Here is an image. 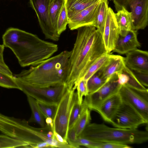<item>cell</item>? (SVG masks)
I'll list each match as a JSON object with an SVG mask.
<instances>
[{
  "instance_id": "1",
  "label": "cell",
  "mask_w": 148,
  "mask_h": 148,
  "mask_svg": "<svg viewBox=\"0 0 148 148\" xmlns=\"http://www.w3.org/2000/svg\"><path fill=\"white\" fill-rule=\"evenodd\" d=\"M75 42L69 59L66 84L69 88L76 89L91 65L99 57L107 53L103 37L92 25L77 29Z\"/></svg>"
},
{
  "instance_id": "2",
  "label": "cell",
  "mask_w": 148,
  "mask_h": 148,
  "mask_svg": "<svg viewBox=\"0 0 148 148\" xmlns=\"http://www.w3.org/2000/svg\"><path fill=\"white\" fill-rule=\"evenodd\" d=\"M2 40L4 47L12 51L23 67L38 65L51 57L58 49L57 45L15 28L8 29Z\"/></svg>"
},
{
  "instance_id": "3",
  "label": "cell",
  "mask_w": 148,
  "mask_h": 148,
  "mask_svg": "<svg viewBox=\"0 0 148 148\" xmlns=\"http://www.w3.org/2000/svg\"><path fill=\"white\" fill-rule=\"evenodd\" d=\"M71 51L65 50L15 76L35 86L47 87L66 84Z\"/></svg>"
},
{
  "instance_id": "4",
  "label": "cell",
  "mask_w": 148,
  "mask_h": 148,
  "mask_svg": "<svg viewBox=\"0 0 148 148\" xmlns=\"http://www.w3.org/2000/svg\"><path fill=\"white\" fill-rule=\"evenodd\" d=\"M99 142L129 145L140 144L148 140L147 131L111 127L103 124L90 123L79 136Z\"/></svg>"
},
{
  "instance_id": "5",
  "label": "cell",
  "mask_w": 148,
  "mask_h": 148,
  "mask_svg": "<svg viewBox=\"0 0 148 148\" xmlns=\"http://www.w3.org/2000/svg\"><path fill=\"white\" fill-rule=\"evenodd\" d=\"M28 121L5 115L0 113V131L14 138L25 142L30 148L39 141V128L30 125Z\"/></svg>"
},
{
  "instance_id": "6",
  "label": "cell",
  "mask_w": 148,
  "mask_h": 148,
  "mask_svg": "<svg viewBox=\"0 0 148 148\" xmlns=\"http://www.w3.org/2000/svg\"><path fill=\"white\" fill-rule=\"evenodd\" d=\"M14 77L19 90L26 95L45 103L58 104L68 88L66 84L47 87L38 86Z\"/></svg>"
},
{
  "instance_id": "7",
  "label": "cell",
  "mask_w": 148,
  "mask_h": 148,
  "mask_svg": "<svg viewBox=\"0 0 148 148\" xmlns=\"http://www.w3.org/2000/svg\"><path fill=\"white\" fill-rule=\"evenodd\" d=\"M75 90L68 87L57 104L53 120L54 130L66 140L71 111L75 103L78 100Z\"/></svg>"
},
{
  "instance_id": "8",
  "label": "cell",
  "mask_w": 148,
  "mask_h": 148,
  "mask_svg": "<svg viewBox=\"0 0 148 148\" xmlns=\"http://www.w3.org/2000/svg\"><path fill=\"white\" fill-rule=\"evenodd\" d=\"M116 11L124 8L131 13L132 29H145L148 23V0H109Z\"/></svg>"
},
{
  "instance_id": "9",
  "label": "cell",
  "mask_w": 148,
  "mask_h": 148,
  "mask_svg": "<svg viewBox=\"0 0 148 148\" xmlns=\"http://www.w3.org/2000/svg\"><path fill=\"white\" fill-rule=\"evenodd\" d=\"M119 93L122 101L132 107L148 122V90L138 89L127 84L121 86Z\"/></svg>"
},
{
  "instance_id": "10",
  "label": "cell",
  "mask_w": 148,
  "mask_h": 148,
  "mask_svg": "<svg viewBox=\"0 0 148 148\" xmlns=\"http://www.w3.org/2000/svg\"><path fill=\"white\" fill-rule=\"evenodd\" d=\"M30 5L37 15L39 24L45 38L58 41L60 35L52 25L49 14L52 0H29Z\"/></svg>"
},
{
  "instance_id": "11",
  "label": "cell",
  "mask_w": 148,
  "mask_h": 148,
  "mask_svg": "<svg viewBox=\"0 0 148 148\" xmlns=\"http://www.w3.org/2000/svg\"><path fill=\"white\" fill-rule=\"evenodd\" d=\"M110 123L116 127L130 129L147 123L132 107L122 101Z\"/></svg>"
},
{
  "instance_id": "12",
  "label": "cell",
  "mask_w": 148,
  "mask_h": 148,
  "mask_svg": "<svg viewBox=\"0 0 148 148\" xmlns=\"http://www.w3.org/2000/svg\"><path fill=\"white\" fill-rule=\"evenodd\" d=\"M117 78V73L114 74L99 89L85 96L83 101L89 109L95 111L105 100L119 92L121 86Z\"/></svg>"
},
{
  "instance_id": "13",
  "label": "cell",
  "mask_w": 148,
  "mask_h": 148,
  "mask_svg": "<svg viewBox=\"0 0 148 148\" xmlns=\"http://www.w3.org/2000/svg\"><path fill=\"white\" fill-rule=\"evenodd\" d=\"M120 34V30L116 21L115 13L110 7H109L102 36L108 53H110L113 51Z\"/></svg>"
},
{
  "instance_id": "14",
  "label": "cell",
  "mask_w": 148,
  "mask_h": 148,
  "mask_svg": "<svg viewBox=\"0 0 148 148\" xmlns=\"http://www.w3.org/2000/svg\"><path fill=\"white\" fill-rule=\"evenodd\" d=\"M125 66L135 73L148 74V52L136 49L126 54Z\"/></svg>"
},
{
  "instance_id": "15",
  "label": "cell",
  "mask_w": 148,
  "mask_h": 148,
  "mask_svg": "<svg viewBox=\"0 0 148 148\" xmlns=\"http://www.w3.org/2000/svg\"><path fill=\"white\" fill-rule=\"evenodd\" d=\"M100 1L91 5L68 19V24L70 29L73 30L87 25H93Z\"/></svg>"
},
{
  "instance_id": "16",
  "label": "cell",
  "mask_w": 148,
  "mask_h": 148,
  "mask_svg": "<svg viewBox=\"0 0 148 148\" xmlns=\"http://www.w3.org/2000/svg\"><path fill=\"white\" fill-rule=\"evenodd\" d=\"M137 31L131 29L123 36L119 35L113 52L126 54L140 47L141 44L138 39Z\"/></svg>"
},
{
  "instance_id": "17",
  "label": "cell",
  "mask_w": 148,
  "mask_h": 148,
  "mask_svg": "<svg viewBox=\"0 0 148 148\" xmlns=\"http://www.w3.org/2000/svg\"><path fill=\"white\" fill-rule=\"evenodd\" d=\"M122 102L119 93L105 100L95 111L106 122L110 123Z\"/></svg>"
},
{
  "instance_id": "18",
  "label": "cell",
  "mask_w": 148,
  "mask_h": 148,
  "mask_svg": "<svg viewBox=\"0 0 148 148\" xmlns=\"http://www.w3.org/2000/svg\"><path fill=\"white\" fill-rule=\"evenodd\" d=\"M125 66L124 57L112 54L108 62L97 73L102 79L108 80L113 75L121 71Z\"/></svg>"
},
{
  "instance_id": "19",
  "label": "cell",
  "mask_w": 148,
  "mask_h": 148,
  "mask_svg": "<svg viewBox=\"0 0 148 148\" xmlns=\"http://www.w3.org/2000/svg\"><path fill=\"white\" fill-rule=\"evenodd\" d=\"M101 0H65L68 19L91 5Z\"/></svg>"
},
{
  "instance_id": "20",
  "label": "cell",
  "mask_w": 148,
  "mask_h": 148,
  "mask_svg": "<svg viewBox=\"0 0 148 148\" xmlns=\"http://www.w3.org/2000/svg\"><path fill=\"white\" fill-rule=\"evenodd\" d=\"M117 23L120 30V35L123 36L132 29L131 13L124 8L115 13Z\"/></svg>"
},
{
  "instance_id": "21",
  "label": "cell",
  "mask_w": 148,
  "mask_h": 148,
  "mask_svg": "<svg viewBox=\"0 0 148 148\" xmlns=\"http://www.w3.org/2000/svg\"><path fill=\"white\" fill-rule=\"evenodd\" d=\"M108 4V0L101 1L93 25L100 32L102 36L103 34L107 12L109 7Z\"/></svg>"
},
{
  "instance_id": "22",
  "label": "cell",
  "mask_w": 148,
  "mask_h": 148,
  "mask_svg": "<svg viewBox=\"0 0 148 148\" xmlns=\"http://www.w3.org/2000/svg\"><path fill=\"white\" fill-rule=\"evenodd\" d=\"M27 96L32 111L31 117L28 122V123H36L41 127L46 126L47 125L45 123V118L38 105L36 100L29 95Z\"/></svg>"
},
{
  "instance_id": "23",
  "label": "cell",
  "mask_w": 148,
  "mask_h": 148,
  "mask_svg": "<svg viewBox=\"0 0 148 148\" xmlns=\"http://www.w3.org/2000/svg\"><path fill=\"white\" fill-rule=\"evenodd\" d=\"M112 54L111 53H107L99 57L90 67L82 79L87 81L108 62Z\"/></svg>"
},
{
  "instance_id": "24",
  "label": "cell",
  "mask_w": 148,
  "mask_h": 148,
  "mask_svg": "<svg viewBox=\"0 0 148 148\" xmlns=\"http://www.w3.org/2000/svg\"><path fill=\"white\" fill-rule=\"evenodd\" d=\"M65 0H52L49 11V19L54 28L57 31V23Z\"/></svg>"
},
{
  "instance_id": "25",
  "label": "cell",
  "mask_w": 148,
  "mask_h": 148,
  "mask_svg": "<svg viewBox=\"0 0 148 148\" xmlns=\"http://www.w3.org/2000/svg\"><path fill=\"white\" fill-rule=\"evenodd\" d=\"M29 145L23 141L6 135H0V148H29Z\"/></svg>"
},
{
  "instance_id": "26",
  "label": "cell",
  "mask_w": 148,
  "mask_h": 148,
  "mask_svg": "<svg viewBox=\"0 0 148 148\" xmlns=\"http://www.w3.org/2000/svg\"><path fill=\"white\" fill-rule=\"evenodd\" d=\"M87 108L83 101L81 104L78 103V100L75 102L72 108L70 117L69 129L75 125L84 111Z\"/></svg>"
},
{
  "instance_id": "27",
  "label": "cell",
  "mask_w": 148,
  "mask_h": 148,
  "mask_svg": "<svg viewBox=\"0 0 148 148\" xmlns=\"http://www.w3.org/2000/svg\"><path fill=\"white\" fill-rule=\"evenodd\" d=\"M90 110L88 108L84 111L75 125L76 136H79L91 120Z\"/></svg>"
},
{
  "instance_id": "28",
  "label": "cell",
  "mask_w": 148,
  "mask_h": 148,
  "mask_svg": "<svg viewBox=\"0 0 148 148\" xmlns=\"http://www.w3.org/2000/svg\"><path fill=\"white\" fill-rule=\"evenodd\" d=\"M108 80L102 79L97 73H95L87 81L88 94L92 93L98 90Z\"/></svg>"
},
{
  "instance_id": "29",
  "label": "cell",
  "mask_w": 148,
  "mask_h": 148,
  "mask_svg": "<svg viewBox=\"0 0 148 148\" xmlns=\"http://www.w3.org/2000/svg\"><path fill=\"white\" fill-rule=\"evenodd\" d=\"M36 101L45 119L49 117L53 120L56 111L57 104H47Z\"/></svg>"
},
{
  "instance_id": "30",
  "label": "cell",
  "mask_w": 148,
  "mask_h": 148,
  "mask_svg": "<svg viewBox=\"0 0 148 148\" xmlns=\"http://www.w3.org/2000/svg\"><path fill=\"white\" fill-rule=\"evenodd\" d=\"M68 23V20L65 3L59 14L57 23V30L60 35L65 30Z\"/></svg>"
},
{
  "instance_id": "31",
  "label": "cell",
  "mask_w": 148,
  "mask_h": 148,
  "mask_svg": "<svg viewBox=\"0 0 148 148\" xmlns=\"http://www.w3.org/2000/svg\"><path fill=\"white\" fill-rule=\"evenodd\" d=\"M0 86L8 88L19 89L14 79V77L0 71Z\"/></svg>"
},
{
  "instance_id": "32",
  "label": "cell",
  "mask_w": 148,
  "mask_h": 148,
  "mask_svg": "<svg viewBox=\"0 0 148 148\" xmlns=\"http://www.w3.org/2000/svg\"><path fill=\"white\" fill-rule=\"evenodd\" d=\"M87 83V81L82 79L78 82L77 85L78 102L80 104L83 102V96H86L88 94Z\"/></svg>"
},
{
  "instance_id": "33",
  "label": "cell",
  "mask_w": 148,
  "mask_h": 148,
  "mask_svg": "<svg viewBox=\"0 0 148 148\" xmlns=\"http://www.w3.org/2000/svg\"><path fill=\"white\" fill-rule=\"evenodd\" d=\"M99 142L79 136L77 137L76 141L77 148L83 146L89 148H96Z\"/></svg>"
},
{
  "instance_id": "34",
  "label": "cell",
  "mask_w": 148,
  "mask_h": 148,
  "mask_svg": "<svg viewBox=\"0 0 148 148\" xmlns=\"http://www.w3.org/2000/svg\"><path fill=\"white\" fill-rule=\"evenodd\" d=\"M4 47L3 44H0V71L10 75L12 76V72L4 60L3 53Z\"/></svg>"
},
{
  "instance_id": "35",
  "label": "cell",
  "mask_w": 148,
  "mask_h": 148,
  "mask_svg": "<svg viewBox=\"0 0 148 148\" xmlns=\"http://www.w3.org/2000/svg\"><path fill=\"white\" fill-rule=\"evenodd\" d=\"M75 128V125L69 129L68 132L67 140L68 143L74 148H77L76 141L77 138Z\"/></svg>"
},
{
  "instance_id": "36",
  "label": "cell",
  "mask_w": 148,
  "mask_h": 148,
  "mask_svg": "<svg viewBox=\"0 0 148 148\" xmlns=\"http://www.w3.org/2000/svg\"><path fill=\"white\" fill-rule=\"evenodd\" d=\"M128 145L114 143L99 142L96 148H130Z\"/></svg>"
},
{
  "instance_id": "37",
  "label": "cell",
  "mask_w": 148,
  "mask_h": 148,
  "mask_svg": "<svg viewBox=\"0 0 148 148\" xmlns=\"http://www.w3.org/2000/svg\"><path fill=\"white\" fill-rule=\"evenodd\" d=\"M117 82L121 86L127 84L129 81L130 77L129 75L123 70L117 73Z\"/></svg>"
},
{
  "instance_id": "38",
  "label": "cell",
  "mask_w": 148,
  "mask_h": 148,
  "mask_svg": "<svg viewBox=\"0 0 148 148\" xmlns=\"http://www.w3.org/2000/svg\"><path fill=\"white\" fill-rule=\"evenodd\" d=\"M53 136L54 138L58 142L64 144H69L66 140L64 138L54 130L53 131Z\"/></svg>"
},
{
  "instance_id": "39",
  "label": "cell",
  "mask_w": 148,
  "mask_h": 148,
  "mask_svg": "<svg viewBox=\"0 0 148 148\" xmlns=\"http://www.w3.org/2000/svg\"><path fill=\"white\" fill-rule=\"evenodd\" d=\"M52 148V147L46 142H43L36 144L34 148Z\"/></svg>"
},
{
  "instance_id": "40",
  "label": "cell",
  "mask_w": 148,
  "mask_h": 148,
  "mask_svg": "<svg viewBox=\"0 0 148 148\" xmlns=\"http://www.w3.org/2000/svg\"><path fill=\"white\" fill-rule=\"evenodd\" d=\"M45 119V122L46 125L54 130L53 120L51 118L49 117H47Z\"/></svg>"
}]
</instances>
